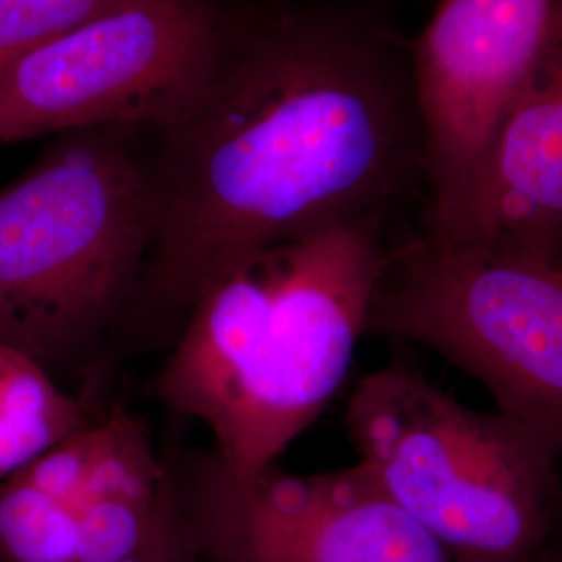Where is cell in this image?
<instances>
[{
	"mask_svg": "<svg viewBox=\"0 0 562 562\" xmlns=\"http://www.w3.org/2000/svg\"><path fill=\"white\" fill-rule=\"evenodd\" d=\"M429 2H434V4H436V2H438V0H429Z\"/></svg>",
	"mask_w": 562,
	"mask_h": 562,
	"instance_id": "obj_15",
	"label": "cell"
},
{
	"mask_svg": "<svg viewBox=\"0 0 562 562\" xmlns=\"http://www.w3.org/2000/svg\"><path fill=\"white\" fill-rule=\"evenodd\" d=\"M167 464L121 404L0 480V562H120L153 531Z\"/></svg>",
	"mask_w": 562,
	"mask_h": 562,
	"instance_id": "obj_9",
	"label": "cell"
},
{
	"mask_svg": "<svg viewBox=\"0 0 562 562\" xmlns=\"http://www.w3.org/2000/svg\"><path fill=\"white\" fill-rule=\"evenodd\" d=\"M104 408L65 390L41 362L0 340V480L41 459Z\"/></svg>",
	"mask_w": 562,
	"mask_h": 562,
	"instance_id": "obj_11",
	"label": "cell"
},
{
	"mask_svg": "<svg viewBox=\"0 0 562 562\" xmlns=\"http://www.w3.org/2000/svg\"><path fill=\"white\" fill-rule=\"evenodd\" d=\"M387 222L338 223L220 281L162 355L150 392L241 473L276 467L346 380L387 259Z\"/></svg>",
	"mask_w": 562,
	"mask_h": 562,
	"instance_id": "obj_2",
	"label": "cell"
},
{
	"mask_svg": "<svg viewBox=\"0 0 562 562\" xmlns=\"http://www.w3.org/2000/svg\"><path fill=\"white\" fill-rule=\"evenodd\" d=\"M181 531L201 562H452L352 464L241 473L209 448H161Z\"/></svg>",
	"mask_w": 562,
	"mask_h": 562,
	"instance_id": "obj_7",
	"label": "cell"
},
{
	"mask_svg": "<svg viewBox=\"0 0 562 562\" xmlns=\"http://www.w3.org/2000/svg\"><path fill=\"white\" fill-rule=\"evenodd\" d=\"M120 562H201L181 531L176 506H173V496H171L169 471H167V487L162 496L161 510L153 531L148 533V538L142 542L136 552H132L127 559Z\"/></svg>",
	"mask_w": 562,
	"mask_h": 562,
	"instance_id": "obj_13",
	"label": "cell"
},
{
	"mask_svg": "<svg viewBox=\"0 0 562 562\" xmlns=\"http://www.w3.org/2000/svg\"><path fill=\"white\" fill-rule=\"evenodd\" d=\"M150 238L146 130L60 134L0 190V340L101 402Z\"/></svg>",
	"mask_w": 562,
	"mask_h": 562,
	"instance_id": "obj_3",
	"label": "cell"
},
{
	"mask_svg": "<svg viewBox=\"0 0 562 562\" xmlns=\"http://www.w3.org/2000/svg\"><path fill=\"white\" fill-rule=\"evenodd\" d=\"M559 267H562V261H561V262H559Z\"/></svg>",
	"mask_w": 562,
	"mask_h": 562,
	"instance_id": "obj_16",
	"label": "cell"
},
{
	"mask_svg": "<svg viewBox=\"0 0 562 562\" xmlns=\"http://www.w3.org/2000/svg\"><path fill=\"white\" fill-rule=\"evenodd\" d=\"M367 336L434 350L562 450L559 265L443 246L419 232L390 244Z\"/></svg>",
	"mask_w": 562,
	"mask_h": 562,
	"instance_id": "obj_5",
	"label": "cell"
},
{
	"mask_svg": "<svg viewBox=\"0 0 562 562\" xmlns=\"http://www.w3.org/2000/svg\"><path fill=\"white\" fill-rule=\"evenodd\" d=\"M211 0H127L0 69V142L157 130L192 101L227 36Z\"/></svg>",
	"mask_w": 562,
	"mask_h": 562,
	"instance_id": "obj_6",
	"label": "cell"
},
{
	"mask_svg": "<svg viewBox=\"0 0 562 562\" xmlns=\"http://www.w3.org/2000/svg\"><path fill=\"white\" fill-rule=\"evenodd\" d=\"M153 238L109 369L165 355L244 262L425 192L408 41L341 9L227 27L199 94L146 130Z\"/></svg>",
	"mask_w": 562,
	"mask_h": 562,
	"instance_id": "obj_1",
	"label": "cell"
},
{
	"mask_svg": "<svg viewBox=\"0 0 562 562\" xmlns=\"http://www.w3.org/2000/svg\"><path fill=\"white\" fill-rule=\"evenodd\" d=\"M344 427L357 462L450 561L542 562L562 450L538 429L404 364L362 378Z\"/></svg>",
	"mask_w": 562,
	"mask_h": 562,
	"instance_id": "obj_4",
	"label": "cell"
},
{
	"mask_svg": "<svg viewBox=\"0 0 562 562\" xmlns=\"http://www.w3.org/2000/svg\"><path fill=\"white\" fill-rule=\"evenodd\" d=\"M422 234L454 248L562 261V0L475 194L454 222Z\"/></svg>",
	"mask_w": 562,
	"mask_h": 562,
	"instance_id": "obj_10",
	"label": "cell"
},
{
	"mask_svg": "<svg viewBox=\"0 0 562 562\" xmlns=\"http://www.w3.org/2000/svg\"><path fill=\"white\" fill-rule=\"evenodd\" d=\"M542 562H562V454L559 461V504H557L552 531L543 550Z\"/></svg>",
	"mask_w": 562,
	"mask_h": 562,
	"instance_id": "obj_14",
	"label": "cell"
},
{
	"mask_svg": "<svg viewBox=\"0 0 562 562\" xmlns=\"http://www.w3.org/2000/svg\"><path fill=\"white\" fill-rule=\"evenodd\" d=\"M557 0H438L408 41L427 232L454 222L540 59Z\"/></svg>",
	"mask_w": 562,
	"mask_h": 562,
	"instance_id": "obj_8",
	"label": "cell"
},
{
	"mask_svg": "<svg viewBox=\"0 0 562 562\" xmlns=\"http://www.w3.org/2000/svg\"><path fill=\"white\" fill-rule=\"evenodd\" d=\"M127 0H0V69Z\"/></svg>",
	"mask_w": 562,
	"mask_h": 562,
	"instance_id": "obj_12",
	"label": "cell"
}]
</instances>
